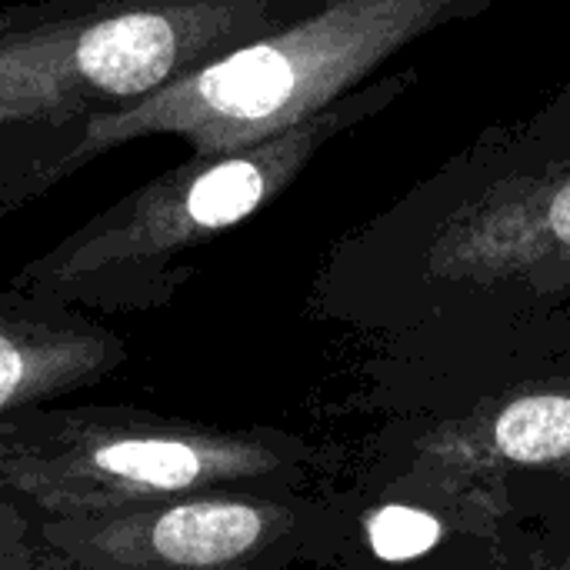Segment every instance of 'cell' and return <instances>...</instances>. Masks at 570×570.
Segmentation results:
<instances>
[{
  "instance_id": "5",
  "label": "cell",
  "mask_w": 570,
  "mask_h": 570,
  "mask_svg": "<svg viewBox=\"0 0 570 570\" xmlns=\"http://www.w3.org/2000/svg\"><path fill=\"white\" fill-rule=\"evenodd\" d=\"M264 441L167 424H60L0 448V484L57 521L114 518L287 471Z\"/></svg>"
},
{
  "instance_id": "6",
  "label": "cell",
  "mask_w": 570,
  "mask_h": 570,
  "mask_svg": "<svg viewBox=\"0 0 570 570\" xmlns=\"http://www.w3.org/2000/svg\"><path fill=\"white\" fill-rule=\"evenodd\" d=\"M291 504L237 494H194L53 531L90 570H257L291 544Z\"/></svg>"
},
{
  "instance_id": "7",
  "label": "cell",
  "mask_w": 570,
  "mask_h": 570,
  "mask_svg": "<svg viewBox=\"0 0 570 570\" xmlns=\"http://www.w3.org/2000/svg\"><path fill=\"white\" fill-rule=\"evenodd\" d=\"M421 464L448 474L564 471L570 474V381L524 384L501 394L491 411H474L417 441Z\"/></svg>"
},
{
  "instance_id": "8",
  "label": "cell",
  "mask_w": 570,
  "mask_h": 570,
  "mask_svg": "<svg viewBox=\"0 0 570 570\" xmlns=\"http://www.w3.org/2000/svg\"><path fill=\"white\" fill-rule=\"evenodd\" d=\"M104 344L53 297L0 294V414L104 367Z\"/></svg>"
},
{
  "instance_id": "12",
  "label": "cell",
  "mask_w": 570,
  "mask_h": 570,
  "mask_svg": "<svg viewBox=\"0 0 570 570\" xmlns=\"http://www.w3.org/2000/svg\"><path fill=\"white\" fill-rule=\"evenodd\" d=\"M0 570H3V561H0Z\"/></svg>"
},
{
  "instance_id": "9",
  "label": "cell",
  "mask_w": 570,
  "mask_h": 570,
  "mask_svg": "<svg viewBox=\"0 0 570 570\" xmlns=\"http://www.w3.org/2000/svg\"><path fill=\"white\" fill-rule=\"evenodd\" d=\"M87 124L0 127V214L13 210L77 170Z\"/></svg>"
},
{
  "instance_id": "11",
  "label": "cell",
  "mask_w": 570,
  "mask_h": 570,
  "mask_svg": "<svg viewBox=\"0 0 570 570\" xmlns=\"http://www.w3.org/2000/svg\"><path fill=\"white\" fill-rule=\"evenodd\" d=\"M548 570H570V558H568V561H561V564H551Z\"/></svg>"
},
{
  "instance_id": "3",
  "label": "cell",
  "mask_w": 570,
  "mask_h": 570,
  "mask_svg": "<svg viewBox=\"0 0 570 570\" xmlns=\"http://www.w3.org/2000/svg\"><path fill=\"white\" fill-rule=\"evenodd\" d=\"M414 83V70L377 73L274 137L234 150L190 154L94 214L53 250L27 264L20 281L53 301L154 304L184 277L177 261L187 250L261 214L331 140L391 110Z\"/></svg>"
},
{
  "instance_id": "10",
  "label": "cell",
  "mask_w": 570,
  "mask_h": 570,
  "mask_svg": "<svg viewBox=\"0 0 570 570\" xmlns=\"http://www.w3.org/2000/svg\"><path fill=\"white\" fill-rule=\"evenodd\" d=\"M444 538L438 514L411 504H384L367 518V544L381 561H414L434 551Z\"/></svg>"
},
{
  "instance_id": "2",
  "label": "cell",
  "mask_w": 570,
  "mask_h": 570,
  "mask_svg": "<svg viewBox=\"0 0 570 570\" xmlns=\"http://www.w3.org/2000/svg\"><path fill=\"white\" fill-rule=\"evenodd\" d=\"M498 0H314L284 27L190 70L130 110L90 117L77 170L140 137H180L190 154L274 137L351 90L414 40L474 20Z\"/></svg>"
},
{
  "instance_id": "1",
  "label": "cell",
  "mask_w": 570,
  "mask_h": 570,
  "mask_svg": "<svg viewBox=\"0 0 570 570\" xmlns=\"http://www.w3.org/2000/svg\"><path fill=\"white\" fill-rule=\"evenodd\" d=\"M570 294V80L488 124L337 240L317 301L394 324L501 321Z\"/></svg>"
},
{
  "instance_id": "4",
  "label": "cell",
  "mask_w": 570,
  "mask_h": 570,
  "mask_svg": "<svg viewBox=\"0 0 570 570\" xmlns=\"http://www.w3.org/2000/svg\"><path fill=\"white\" fill-rule=\"evenodd\" d=\"M314 0H33L0 7V127L87 124L284 27Z\"/></svg>"
}]
</instances>
